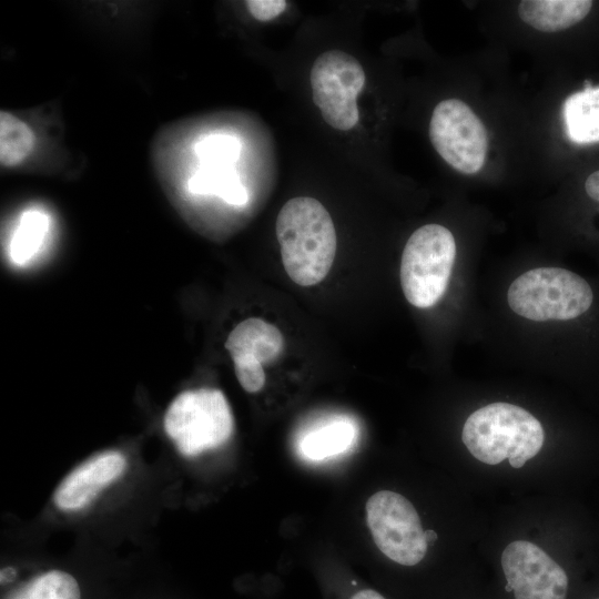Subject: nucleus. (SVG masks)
I'll return each mask as SVG.
<instances>
[{"label":"nucleus","mask_w":599,"mask_h":599,"mask_svg":"<svg viewBox=\"0 0 599 599\" xmlns=\"http://www.w3.org/2000/svg\"><path fill=\"white\" fill-rule=\"evenodd\" d=\"M276 237L288 277L312 286L328 274L336 253V232L325 206L317 200H288L276 219Z\"/></svg>","instance_id":"f257e3e1"},{"label":"nucleus","mask_w":599,"mask_h":599,"mask_svg":"<svg viewBox=\"0 0 599 599\" xmlns=\"http://www.w3.org/2000/svg\"><path fill=\"white\" fill-rule=\"evenodd\" d=\"M461 439L479 461L497 465L508 459L518 469L540 451L545 433L541 423L522 407L493 403L469 415Z\"/></svg>","instance_id":"f03ea898"},{"label":"nucleus","mask_w":599,"mask_h":599,"mask_svg":"<svg viewBox=\"0 0 599 599\" xmlns=\"http://www.w3.org/2000/svg\"><path fill=\"white\" fill-rule=\"evenodd\" d=\"M507 300L516 314L531 321H571L592 307L595 294L588 281L575 272L538 267L510 284Z\"/></svg>","instance_id":"7ed1b4c3"},{"label":"nucleus","mask_w":599,"mask_h":599,"mask_svg":"<svg viewBox=\"0 0 599 599\" xmlns=\"http://www.w3.org/2000/svg\"><path fill=\"white\" fill-rule=\"evenodd\" d=\"M164 429L180 454L195 457L224 445L234 432V418L220 389H190L167 407Z\"/></svg>","instance_id":"20e7f679"},{"label":"nucleus","mask_w":599,"mask_h":599,"mask_svg":"<svg viewBox=\"0 0 599 599\" xmlns=\"http://www.w3.org/2000/svg\"><path fill=\"white\" fill-rule=\"evenodd\" d=\"M456 257L451 232L443 225L417 229L406 242L400 261V285L418 308L434 306L445 294Z\"/></svg>","instance_id":"39448f33"},{"label":"nucleus","mask_w":599,"mask_h":599,"mask_svg":"<svg viewBox=\"0 0 599 599\" xmlns=\"http://www.w3.org/2000/svg\"><path fill=\"white\" fill-rule=\"evenodd\" d=\"M366 520L375 545L392 561L413 567L425 558V530L415 507L403 495L390 490L372 495Z\"/></svg>","instance_id":"423d86ee"},{"label":"nucleus","mask_w":599,"mask_h":599,"mask_svg":"<svg viewBox=\"0 0 599 599\" xmlns=\"http://www.w3.org/2000/svg\"><path fill=\"white\" fill-rule=\"evenodd\" d=\"M309 81L325 122L337 130L353 129L359 120L356 100L365 84L357 59L341 50L325 51L315 59Z\"/></svg>","instance_id":"0eeeda50"},{"label":"nucleus","mask_w":599,"mask_h":599,"mask_svg":"<svg viewBox=\"0 0 599 599\" xmlns=\"http://www.w3.org/2000/svg\"><path fill=\"white\" fill-rule=\"evenodd\" d=\"M429 138L437 153L455 170L475 174L483 167L487 132L465 102L458 99L439 102L432 114Z\"/></svg>","instance_id":"6e6552de"},{"label":"nucleus","mask_w":599,"mask_h":599,"mask_svg":"<svg viewBox=\"0 0 599 599\" xmlns=\"http://www.w3.org/2000/svg\"><path fill=\"white\" fill-rule=\"evenodd\" d=\"M501 567L515 599H566V571L537 545L510 542L502 551Z\"/></svg>","instance_id":"1a4fd4ad"},{"label":"nucleus","mask_w":599,"mask_h":599,"mask_svg":"<svg viewBox=\"0 0 599 599\" xmlns=\"http://www.w3.org/2000/svg\"><path fill=\"white\" fill-rule=\"evenodd\" d=\"M225 347L233 359L235 375L243 389L257 393L265 385L263 365L282 354L284 338L275 325L251 317L231 331Z\"/></svg>","instance_id":"9d476101"},{"label":"nucleus","mask_w":599,"mask_h":599,"mask_svg":"<svg viewBox=\"0 0 599 599\" xmlns=\"http://www.w3.org/2000/svg\"><path fill=\"white\" fill-rule=\"evenodd\" d=\"M128 466L125 456L106 450L92 456L73 468L58 485L53 502L61 510H80L116 481Z\"/></svg>","instance_id":"9b49d317"},{"label":"nucleus","mask_w":599,"mask_h":599,"mask_svg":"<svg viewBox=\"0 0 599 599\" xmlns=\"http://www.w3.org/2000/svg\"><path fill=\"white\" fill-rule=\"evenodd\" d=\"M589 0H525L518 6L520 19L544 32L568 29L591 10Z\"/></svg>","instance_id":"f8f14e48"},{"label":"nucleus","mask_w":599,"mask_h":599,"mask_svg":"<svg viewBox=\"0 0 599 599\" xmlns=\"http://www.w3.org/2000/svg\"><path fill=\"white\" fill-rule=\"evenodd\" d=\"M562 115L570 141L578 144L599 142V87L585 82L582 91L566 99Z\"/></svg>","instance_id":"ddd939ff"},{"label":"nucleus","mask_w":599,"mask_h":599,"mask_svg":"<svg viewBox=\"0 0 599 599\" xmlns=\"http://www.w3.org/2000/svg\"><path fill=\"white\" fill-rule=\"evenodd\" d=\"M50 231V217L40 210H28L12 232L8 246L10 262L19 267L30 265L42 252Z\"/></svg>","instance_id":"4468645a"},{"label":"nucleus","mask_w":599,"mask_h":599,"mask_svg":"<svg viewBox=\"0 0 599 599\" xmlns=\"http://www.w3.org/2000/svg\"><path fill=\"white\" fill-rule=\"evenodd\" d=\"M355 437L352 422L333 420L307 433L300 443V451L306 459L323 460L349 449Z\"/></svg>","instance_id":"2eb2a0df"},{"label":"nucleus","mask_w":599,"mask_h":599,"mask_svg":"<svg viewBox=\"0 0 599 599\" xmlns=\"http://www.w3.org/2000/svg\"><path fill=\"white\" fill-rule=\"evenodd\" d=\"M6 599H81V590L72 575L53 569L28 580Z\"/></svg>","instance_id":"dca6fc26"},{"label":"nucleus","mask_w":599,"mask_h":599,"mask_svg":"<svg viewBox=\"0 0 599 599\" xmlns=\"http://www.w3.org/2000/svg\"><path fill=\"white\" fill-rule=\"evenodd\" d=\"M34 134L31 128L8 111L0 112V163L13 167L22 163L31 153Z\"/></svg>","instance_id":"f3484780"},{"label":"nucleus","mask_w":599,"mask_h":599,"mask_svg":"<svg viewBox=\"0 0 599 599\" xmlns=\"http://www.w3.org/2000/svg\"><path fill=\"white\" fill-rule=\"evenodd\" d=\"M241 143L235 136L211 135L197 146V153L205 165L230 166L238 159Z\"/></svg>","instance_id":"a211bd4d"},{"label":"nucleus","mask_w":599,"mask_h":599,"mask_svg":"<svg viewBox=\"0 0 599 599\" xmlns=\"http://www.w3.org/2000/svg\"><path fill=\"white\" fill-rule=\"evenodd\" d=\"M246 9L258 21H270L278 17L287 6L284 0H247Z\"/></svg>","instance_id":"6ab92c4d"},{"label":"nucleus","mask_w":599,"mask_h":599,"mask_svg":"<svg viewBox=\"0 0 599 599\" xmlns=\"http://www.w3.org/2000/svg\"><path fill=\"white\" fill-rule=\"evenodd\" d=\"M349 589L345 592L344 599H386L379 591L361 586V582L352 578L349 580Z\"/></svg>","instance_id":"aec40b11"},{"label":"nucleus","mask_w":599,"mask_h":599,"mask_svg":"<svg viewBox=\"0 0 599 599\" xmlns=\"http://www.w3.org/2000/svg\"><path fill=\"white\" fill-rule=\"evenodd\" d=\"M586 193L590 199L599 202V170L591 173L585 182Z\"/></svg>","instance_id":"412c9836"},{"label":"nucleus","mask_w":599,"mask_h":599,"mask_svg":"<svg viewBox=\"0 0 599 599\" xmlns=\"http://www.w3.org/2000/svg\"><path fill=\"white\" fill-rule=\"evenodd\" d=\"M427 542H433L437 539V534L434 530H425Z\"/></svg>","instance_id":"4be33fe9"},{"label":"nucleus","mask_w":599,"mask_h":599,"mask_svg":"<svg viewBox=\"0 0 599 599\" xmlns=\"http://www.w3.org/2000/svg\"><path fill=\"white\" fill-rule=\"evenodd\" d=\"M505 588H506V591H508V592L512 591V588H511V586L509 583H507Z\"/></svg>","instance_id":"5701e85b"}]
</instances>
